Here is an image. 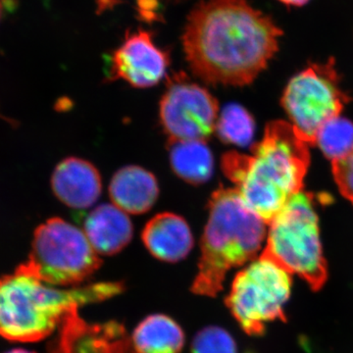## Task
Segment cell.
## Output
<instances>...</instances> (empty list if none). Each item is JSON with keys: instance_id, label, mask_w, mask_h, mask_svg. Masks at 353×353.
<instances>
[{"instance_id": "1", "label": "cell", "mask_w": 353, "mask_h": 353, "mask_svg": "<svg viewBox=\"0 0 353 353\" xmlns=\"http://www.w3.org/2000/svg\"><path fill=\"white\" fill-rule=\"evenodd\" d=\"M282 34L246 0H205L190 12L182 41L194 75L211 85L243 87L266 68Z\"/></svg>"}, {"instance_id": "19", "label": "cell", "mask_w": 353, "mask_h": 353, "mask_svg": "<svg viewBox=\"0 0 353 353\" xmlns=\"http://www.w3.org/2000/svg\"><path fill=\"white\" fill-rule=\"evenodd\" d=\"M315 145L331 161L345 157L353 148V123L341 116L328 121L318 132Z\"/></svg>"}, {"instance_id": "22", "label": "cell", "mask_w": 353, "mask_h": 353, "mask_svg": "<svg viewBox=\"0 0 353 353\" xmlns=\"http://www.w3.org/2000/svg\"><path fill=\"white\" fill-rule=\"evenodd\" d=\"M278 1L289 7H303L306 6L310 0H278Z\"/></svg>"}, {"instance_id": "10", "label": "cell", "mask_w": 353, "mask_h": 353, "mask_svg": "<svg viewBox=\"0 0 353 353\" xmlns=\"http://www.w3.org/2000/svg\"><path fill=\"white\" fill-rule=\"evenodd\" d=\"M79 308L70 310L48 345V353H137L122 324L115 321L90 324Z\"/></svg>"}, {"instance_id": "17", "label": "cell", "mask_w": 353, "mask_h": 353, "mask_svg": "<svg viewBox=\"0 0 353 353\" xmlns=\"http://www.w3.org/2000/svg\"><path fill=\"white\" fill-rule=\"evenodd\" d=\"M169 158L174 173L185 182L201 185L212 176L214 157L206 141H170Z\"/></svg>"}, {"instance_id": "21", "label": "cell", "mask_w": 353, "mask_h": 353, "mask_svg": "<svg viewBox=\"0 0 353 353\" xmlns=\"http://www.w3.org/2000/svg\"><path fill=\"white\" fill-rule=\"evenodd\" d=\"M332 171L341 194L353 204V148L345 157L332 161Z\"/></svg>"}, {"instance_id": "12", "label": "cell", "mask_w": 353, "mask_h": 353, "mask_svg": "<svg viewBox=\"0 0 353 353\" xmlns=\"http://www.w3.org/2000/svg\"><path fill=\"white\" fill-rule=\"evenodd\" d=\"M53 192L69 208H90L101 194V176L87 160L69 157L60 162L51 178Z\"/></svg>"}, {"instance_id": "24", "label": "cell", "mask_w": 353, "mask_h": 353, "mask_svg": "<svg viewBox=\"0 0 353 353\" xmlns=\"http://www.w3.org/2000/svg\"><path fill=\"white\" fill-rule=\"evenodd\" d=\"M6 353H36L31 352V350H24V348H14V350H9Z\"/></svg>"}, {"instance_id": "8", "label": "cell", "mask_w": 353, "mask_h": 353, "mask_svg": "<svg viewBox=\"0 0 353 353\" xmlns=\"http://www.w3.org/2000/svg\"><path fill=\"white\" fill-rule=\"evenodd\" d=\"M348 101L333 58L324 63L309 64L292 77L282 97L290 124L310 146L316 145L320 129L341 116Z\"/></svg>"}, {"instance_id": "11", "label": "cell", "mask_w": 353, "mask_h": 353, "mask_svg": "<svg viewBox=\"0 0 353 353\" xmlns=\"http://www.w3.org/2000/svg\"><path fill=\"white\" fill-rule=\"evenodd\" d=\"M169 54L153 43L150 32L127 34L109 60V78L126 81L134 88H150L164 78Z\"/></svg>"}, {"instance_id": "16", "label": "cell", "mask_w": 353, "mask_h": 353, "mask_svg": "<svg viewBox=\"0 0 353 353\" xmlns=\"http://www.w3.org/2000/svg\"><path fill=\"white\" fill-rule=\"evenodd\" d=\"M132 341L137 353H180L185 345V334L172 318L153 314L139 323Z\"/></svg>"}, {"instance_id": "3", "label": "cell", "mask_w": 353, "mask_h": 353, "mask_svg": "<svg viewBox=\"0 0 353 353\" xmlns=\"http://www.w3.org/2000/svg\"><path fill=\"white\" fill-rule=\"evenodd\" d=\"M124 290L121 282L55 289L16 269L0 277V336L20 343L43 340L72 309L106 301Z\"/></svg>"}, {"instance_id": "14", "label": "cell", "mask_w": 353, "mask_h": 353, "mask_svg": "<svg viewBox=\"0 0 353 353\" xmlns=\"http://www.w3.org/2000/svg\"><path fill=\"white\" fill-rule=\"evenodd\" d=\"M109 196L114 205L127 214H143L157 202L159 185L152 173L132 165L116 172L109 185Z\"/></svg>"}, {"instance_id": "23", "label": "cell", "mask_w": 353, "mask_h": 353, "mask_svg": "<svg viewBox=\"0 0 353 353\" xmlns=\"http://www.w3.org/2000/svg\"><path fill=\"white\" fill-rule=\"evenodd\" d=\"M7 8H8V0H0V20L2 19V16L4 15Z\"/></svg>"}, {"instance_id": "20", "label": "cell", "mask_w": 353, "mask_h": 353, "mask_svg": "<svg viewBox=\"0 0 353 353\" xmlns=\"http://www.w3.org/2000/svg\"><path fill=\"white\" fill-rule=\"evenodd\" d=\"M192 353H238V347L233 336L226 330L209 326L194 336Z\"/></svg>"}, {"instance_id": "5", "label": "cell", "mask_w": 353, "mask_h": 353, "mask_svg": "<svg viewBox=\"0 0 353 353\" xmlns=\"http://www.w3.org/2000/svg\"><path fill=\"white\" fill-rule=\"evenodd\" d=\"M318 220L312 194L301 190L269 223L261 252L290 275L303 279L313 292L323 289L328 280Z\"/></svg>"}, {"instance_id": "15", "label": "cell", "mask_w": 353, "mask_h": 353, "mask_svg": "<svg viewBox=\"0 0 353 353\" xmlns=\"http://www.w3.org/2000/svg\"><path fill=\"white\" fill-rule=\"evenodd\" d=\"M85 234L95 252L113 255L129 245L134 227L126 212L114 204H102L88 214Z\"/></svg>"}, {"instance_id": "18", "label": "cell", "mask_w": 353, "mask_h": 353, "mask_svg": "<svg viewBox=\"0 0 353 353\" xmlns=\"http://www.w3.org/2000/svg\"><path fill=\"white\" fill-rule=\"evenodd\" d=\"M215 132L223 143L243 148L250 145L254 137V119L243 106L231 103L218 117Z\"/></svg>"}, {"instance_id": "4", "label": "cell", "mask_w": 353, "mask_h": 353, "mask_svg": "<svg viewBox=\"0 0 353 353\" xmlns=\"http://www.w3.org/2000/svg\"><path fill=\"white\" fill-rule=\"evenodd\" d=\"M208 221L202 234L199 271L192 290L215 297L228 272L256 259L266 238V223L241 201L234 189L221 187L208 203Z\"/></svg>"}, {"instance_id": "2", "label": "cell", "mask_w": 353, "mask_h": 353, "mask_svg": "<svg viewBox=\"0 0 353 353\" xmlns=\"http://www.w3.org/2000/svg\"><path fill=\"white\" fill-rule=\"evenodd\" d=\"M309 146L290 123L273 121L250 154L225 153L222 170L245 205L269 225L303 190L310 165Z\"/></svg>"}, {"instance_id": "6", "label": "cell", "mask_w": 353, "mask_h": 353, "mask_svg": "<svg viewBox=\"0 0 353 353\" xmlns=\"http://www.w3.org/2000/svg\"><path fill=\"white\" fill-rule=\"evenodd\" d=\"M101 264L85 232L55 217L37 228L29 259L17 269L48 285L77 287Z\"/></svg>"}, {"instance_id": "9", "label": "cell", "mask_w": 353, "mask_h": 353, "mask_svg": "<svg viewBox=\"0 0 353 353\" xmlns=\"http://www.w3.org/2000/svg\"><path fill=\"white\" fill-rule=\"evenodd\" d=\"M218 112L217 99L183 74L169 81L160 101V122L170 141H208Z\"/></svg>"}, {"instance_id": "7", "label": "cell", "mask_w": 353, "mask_h": 353, "mask_svg": "<svg viewBox=\"0 0 353 353\" xmlns=\"http://www.w3.org/2000/svg\"><path fill=\"white\" fill-rule=\"evenodd\" d=\"M292 287V275L260 254L236 274L225 303L245 334L260 336L268 323L287 322L285 306Z\"/></svg>"}, {"instance_id": "13", "label": "cell", "mask_w": 353, "mask_h": 353, "mask_svg": "<svg viewBox=\"0 0 353 353\" xmlns=\"http://www.w3.org/2000/svg\"><path fill=\"white\" fill-rule=\"evenodd\" d=\"M141 238L155 259L171 263L185 259L194 246L189 224L174 213L154 216L145 225Z\"/></svg>"}]
</instances>
